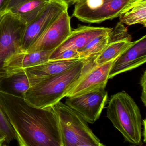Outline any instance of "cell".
I'll return each instance as SVG.
<instances>
[{"label": "cell", "mask_w": 146, "mask_h": 146, "mask_svg": "<svg viewBox=\"0 0 146 146\" xmlns=\"http://www.w3.org/2000/svg\"><path fill=\"white\" fill-rule=\"evenodd\" d=\"M69 6L58 0H51L37 17L27 25L22 43V49H27L42 35L47 29L64 11Z\"/></svg>", "instance_id": "cell-7"}, {"label": "cell", "mask_w": 146, "mask_h": 146, "mask_svg": "<svg viewBox=\"0 0 146 146\" xmlns=\"http://www.w3.org/2000/svg\"><path fill=\"white\" fill-rule=\"evenodd\" d=\"M116 60L91 67L67 92L65 97L78 96L105 89L110 71Z\"/></svg>", "instance_id": "cell-10"}, {"label": "cell", "mask_w": 146, "mask_h": 146, "mask_svg": "<svg viewBox=\"0 0 146 146\" xmlns=\"http://www.w3.org/2000/svg\"><path fill=\"white\" fill-rule=\"evenodd\" d=\"M136 0H77L72 16L82 22L99 23L119 17Z\"/></svg>", "instance_id": "cell-5"}, {"label": "cell", "mask_w": 146, "mask_h": 146, "mask_svg": "<svg viewBox=\"0 0 146 146\" xmlns=\"http://www.w3.org/2000/svg\"><path fill=\"white\" fill-rule=\"evenodd\" d=\"M10 0H0V13L7 12V8Z\"/></svg>", "instance_id": "cell-24"}, {"label": "cell", "mask_w": 146, "mask_h": 146, "mask_svg": "<svg viewBox=\"0 0 146 146\" xmlns=\"http://www.w3.org/2000/svg\"><path fill=\"white\" fill-rule=\"evenodd\" d=\"M27 25L9 12L0 23V88L7 79L5 62L17 53L23 52L22 43Z\"/></svg>", "instance_id": "cell-6"}, {"label": "cell", "mask_w": 146, "mask_h": 146, "mask_svg": "<svg viewBox=\"0 0 146 146\" xmlns=\"http://www.w3.org/2000/svg\"></svg>", "instance_id": "cell-29"}, {"label": "cell", "mask_w": 146, "mask_h": 146, "mask_svg": "<svg viewBox=\"0 0 146 146\" xmlns=\"http://www.w3.org/2000/svg\"><path fill=\"white\" fill-rule=\"evenodd\" d=\"M107 116L126 141L142 144V119L140 108L125 91L111 96L108 101Z\"/></svg>", "instance_id": "cell-3"}, {"label": "cell", "mask_w": 146, "mask_h": 146, "mask_svg": "<svg viewBox=\"0 0 146 146\" xmlns=\"http://www.w3.org/2000/svg\"><path fill=\"white\" fill-rule=\"evenodd\" d=\"M83 59L49 60L45 63L23 69L20 72L45 79L64 72L77 64Z\"/></svg>", "instance_id": "cell-15"}, {"label": "cell", "mask_w": 146, "mask_h": 146, "mask_svg": "<svg viewBox=\"0 0 146 146\" xmlns=\"http://www.w3.org/2000/svg\"><path fill=\"white\" fill-rule=\"evenodd\" d=\"M7 12H4L0 13V23L1 22L2 19L3 18V17H4V16H5V14Z\"/></svg>", "instance_id": "cell-28"}, {"label": "cell", "mask_w": 146, "mask_h": 146, "mask_svg": "<svg viewBox=\"0 0 146 146\" xmlns=\"http://www.w3.org/2000/svg\"><path fill=\"white\" fill-rule=\"evenodd\" d=\"M74 59H81L79 52L77 50L67 49L58 54L55 56L51 57L49 60H70Z\"/></svg>", "instance_id": "cell-22"}, {"label": "cell", "mask_w": 146, "mask_h": 146, "mask_svg": "<svg viewBox=\"0 0 146 146\" xmlns=\"http://www.w3.org/2000/svg\"><path fill=\"white\" fill-rule=\"evenodd\" d=\"M0 106L20 146H62L58 117L52 107L42 108L23 96L0 88Z\"/></svg>", "instance_id": "cell-1"}, {"label": "cell", "mask_w": 146, "mask_h": 146, "mask_svg": "<svg viewBox=\"0 0 146 146\" xmlns=\"http://www.w3.org/2000/svg\"><path fill=\"white\" fill-rule=\"evenodd\" d=\"M109 34L102 35L94 38L84 47L78 50L80 58H87L96 56L101 52L108 45Z\"/></svg>", "instance_id": "cell-19"}, {"label": "cell", "mask_w": 146, "mask_h": 146, "mask_svg": "<svg viewBox=\"0 0 146 146\" xmlns=\"http://www.w3.org/2000/svg\"><path fill=\"white\" fill-rule=\"evenodd\" d=\"M146 71H144L140 79V84L141 87L142 92L141 98L144 106L146 105Z\"/></svg>", "instance_id": "cell-23"}, {"label": "cell", "mask_w": 146, "mask_h": 146, "mask_svg": "<svg viewBox=\"0 0 146 146\" xmlns=\"http://www.w3.org/2000/svg\"><path fill=\"white\" fill-rule=\"evenodd\" d=\"M52 107L58 117L62 146H105L78 113L61 101Z\"/></svg>", "instance_id": "cell-4"}, {"label": "cell", "mask_w": 146, "mask_h": 146, "mask_svg": "<svg viewBox=\"0 0 146 146\" xmlns=\"http://www.w3.org/2000/svg\"><path fill=\"white\" fill-rule=\"evenodd\" d=\"M135 41L123 40L108 42L106 48L96 56L95 65L99 66L113 60L117 59L128 48L135 44Z\"/></svg>", "instance_id": "cell-16"}, {"label": "cell", "mask_w": 146, "mask_h": 146, "mask_svg": "<svg viewBox=\"0 0 146 146\" xmlns=\"http://www.w3.org/2000/svg\"><path fill=\"white\" fill-rule=\"evenodd\" d=\"M146 61V36L136 41L135 44L122 54L113 63L108 79L143 64Z\"/></svg>", "instance_id": "cell-11"}, {"label": "cell", "mask_w": 146, "mask_h": 146, "mask_svg": "<svg viewBox=\"0 0 146 146\" xmlns=\"http://www.w3.org/2000/svg\"><path fill=\"white\" fill-rule=\"evenodd\" d=\"M51 0H10L7 12L26 24L33 21Z\"/></svg>", "instance_id": "cell-14"}, {"label": "cell", "mask_w": 146, "mask_h": 146, "mask_svg": "<svg viewBox=\"0 0 146 146\" xmlns=\"http://www.w3.org/2000/svg\"><path fill=\"white\" fill-rule=\"evenodd\" d=\"M70 18L64 11L25 52L55 50L70 35Z\"/></svg>", "instance_id": "cell-9"}, {"label": "cell", "mask_w": 146, "mask_h": 146, "mask_svg": "<svg viewBox=\"0 0 146 146\" xmlns=\"http://www.w3.org/2000/svg\"><path fill=\"white\" fill-rule=\"evenodd\" d=\"M123 40L131 41V37L123 24L119 22L109 34V42Z\"/></svg>", "instance_id": "cell-21"}, {"label": "cell", "mask_w": 146, "mask_h": 146, "mask_svg": "<svg viewBox=\"0 0 146 146\" xmlns=\"http://www.w3.org/2000/svg\"><path fill=\"white\" fill-rule=\"evenodd\" d=\"M5 146L4 140L0 137V146Z\"/></svg>", "instance_id": "cell-27"}, {"label": "cell", "mask_w": 146, "mask_h": 146, "mask_svg": "<svg viewBox=\"0 0 146 146\" xmlns=\"http://www.w3.org/2000/svg\"><path fill=\"white\" fill-rule=\"evenodd\" d=\"M0 137L5 143V146L16 140V135L13 128L5 113L0 106Z\"/></svg>", "instance_id": "cell-20"}, {"label": "cell", "mask_w": 146, "mask_h": 146, "mask_svg": "<svg viewBox=\"0 0 146 146\" xmlns=\"http://www.w3.org/2000/svg\"><path fill=\"white\" fill-rule=\"evenodd\" d=\"M54 50L27 52H21L11 56L5 62L4 69L7 78L19 73L22 70L48 61Z\"/></svg>", "instance_id": "cell-13"}, {"label": "cell", "mask_w": 146, "mask_h": 146, "mask_svg": "<svg viewBox=\"0 0 146 146\" xmlns=\"http://www.w3.org/2000/svg\"><path fill=\"white\" fill-rule=\"evenodd\" d=\"M96 56L83 59L64 72L45 78L31 87L24 97L39 107L52 106L65 97L67 92L82 76L95 65Z\"/></svg>", "instance_id": "cell-2"}, {"label": "cell", "mask_w": 146, "mask_h": 146, "mask_svg": "<svg viewBox=\"0 0 146 146\" xmlns=\"http://www.w3.org/2000/svg\"><path fill=\"white\" fill-rule=\"evenodd\" d=\"M108 101V94L105 89L67 97L65 104L78 113L87 123L94 124L100 118Z\"/></svg>", "instance_id": "cell-8"}, {"label": "cell", "mask_w": 146, "mask_h": 146, "mask_svg": "<svg viewBox=\"0 0 146 146\" xmlns=\"http://www.w3.org/2000/svg\"><path fill=\"white\" fill-rule=\"evenodd\" d=\"M142 137L143 138V142H146V119L142 120Z\"/></svg>", "instance_id": "cell-25"}, {"label": "cell", "mask_w": 146, "mask_h": 146, "mask_svg": "<svg viewBox=\"0 0 146 146\" xmlns=\"http://www.w3.org/2000/svg\"><path fill=\"white\" fill-rule=\"evenodd\" d=\"M59 1H62L67 4L68 6L71 4H74L76 2L77 0H58Z\"/></svg>", "instance_id": "cell-26"}, {"label": "cell", "mask_w": 146, "mask_h": 146, "mask_svg": "<svg viewBox=\"0 0 146 146\" xmlns=\"http://www.w3.org/2000/svg\"><path fill=\"white\" fill-rule=\"evenodd\" d=\"M119 22L126 25L141 24L146 27V0H136L133 5L122 13Z\"/></svg>", "instance_id": "cell-17"}, {"label": "cell", "mask_w": 146, "mask_h": 146, "mask_svg": "<svg viewBox=\"0 0 146 146\" xmlns=\"http://www.w3.org/2000/svg\"><path fill=\"white\" fill-rule=\"evenodd\" d=\"M112 29L113 28L105 27L80 26L72 31L65 40L53 52L50 58L67 49L78 51L84 47L94 38L109 34Z\"/></svg>", "instance_id": "cell-12"}, {"label": "cell", "mask_w": 146, "mask_h": 146, "mask_svg": "<svg viewBox=\"0 0 146 146\" xmlns=\"http://www.w3.org/2000/svg\"><path fill=\"white\" fill-rule=\"evenodd\" d=\"M44 78L39 77L20 72L11 76L6 80L9 81L8 84L10 90L15 94L24 97L31 87L39 83Z\"/></svg>", "instance_id": "cell-18"}]
</instances>
